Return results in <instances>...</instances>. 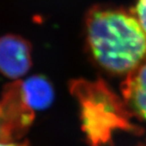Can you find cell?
<instances>
[{
    "mask_svg": "<svg viewBox=\"0 0 146 146\" xmlns=\"http://www.w3.org/2000/svg\"><path fill=\"white\" fill-rule=\"evenodd\" d=\"M91 54L110 72L128 74L146 58V33L131 11L95 7L86 19Z\"/></svg>",
    "mask_w": 146,
    "mask_h": 146,
    "instance_id": "obj_1",
    "label": "cell"
},
{
    "mask_svg": "<svg viewBox=\"0 0 146 146\" xmlns=\"http://www.w3.org/2000/svg\"><path fill=\"white\" fill-rule=\"evenodd\" d=\"M72 91L82 104L84 126L94 145L107 141L111 128L128 123L119 99L102 80H75Z\"/></svg>",
    "mask_w": 146,
    "mask_h": 146,
    "instance_id": "obj_2",
    "label": "cell"
},
{
    "mask_svg": "<svg viewBox=\"0 0 146 146\" xmlns=\"http://www.w3.org/2000/svg\"><path fill=\"white\" fill-rule=\"evenodd\" d=\"M32 66V46L22 36L7 34L0 37V72L7 78L19 80Z\"/></svg>",
    "mask_w": 146,
    "mask_h": 146,
    "instance_id": "obj_3",
    "label": "cell"
},
{
    "mask_svg": "<svg viewBox=\"0 0 146 146\" xmlns=\"http://www.w3.org/2000/svg\"><path fill=\"white\" fill-rule=\"evenodd\" d=\"M21 102L32 112L48 108L53 102L54 94L51 84L42 76H32L16 82Z\"/></svg>",
    "mask_w": 146,
    "mask_h": 146,
    "instance_id": "obj_4",
    "label": "cell"
},
{
    "mask_svg": "<svg viewBox=\"0 0 146 146\" xmlns=\"http://www.w3.org/2000/svg\"><path fill=\"white\" fill-rule=\"evenodd\" d=\"M122 93L131 110L146 120V58L127 74L122 84Z\"/></svg>",
    "mask_w": 146,
    "mask_h": 146,
    "instance_id": "obj_5",
    "label": "cell"
},
{
    "mask_svg": "<svg viewBox=\"0 0 146 146\" xmlns=\"http://www.w3.org/2000/svg\"><path fill=\"white\" fill-rule=\"evenodd\" d=\"M131 11L146 33V0H136L133 9Z\"/></svg>",
    "mask_w": 146,
    "mask_h": 146,
    "instance_id": "obj_6",
    "label": "cell"
},
{
    "mask_svg": "<svg viewBox=\"0 0 146 146\" xmlns=\"http://www.w3.org/2000/svg\"><path fill=\"white\" fill-rule=\"evenodd\" d=\"M0 146H28L25 144L8 142V141H0Z\"/></svg>",
    "mask_w": 146,
    "mask_h": 146,
    "instance_id": "obj_7",
    "label": "cell"
}]
</instances>
